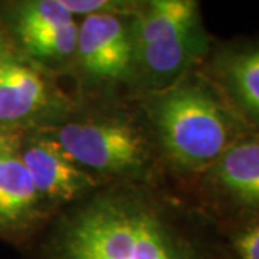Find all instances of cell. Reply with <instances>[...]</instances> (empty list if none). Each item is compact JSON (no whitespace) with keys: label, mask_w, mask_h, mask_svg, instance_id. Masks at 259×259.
<instances>
[{"label":"cell","mask_w":259,"mask_h":259,"mask_svg":"<svg viewBox=\"0 0 259 259\" xmlns=\"http://www.w3.org/2000/svg\"><path fill=\"white\" fill-rule=\"evenodd\" d=\"M158 130L170 156L190 168L214 164L236 140V127L218 97L199 83H185L160 101Z\"/></svg>","instance_id":"cell-2"},{"label":"cell","mask_w":259,"mask_h":259,"mask_svg":"<svg viewBox=\"0 0 259 259\" xmlns=\"http://www.w3.org/2000/svg\"><path fill=\"white\" fill-rule=\"evenodd\" d=\"M20 154L37 194L71 200L93 185L91 177L79 168L56 140H36L25 148L20 146Z\"/></svg>","instance_id":"cell-6"},{"label":"cell","mask_w":259,"mask_h":259,"mask_svg":"<svg viewBox=\"0 0 259 259\" xmlns=\"http://www.w3.org/2000/svg\"><path fill=\"white\" fill-rule=\"evenodd\" d=\"M235 246L241 259H259V222L241 232Z\"/></svg>","instance_id":"cell-12"},{"label":"cell","mask_w":259,"mask_h":259,"mask_svg":"<svg viewBox=\"0 0 259 259\" xmlns=\"http://www.w3.org/2000/svg\"><path fill=\"white\" fill-rule=\"evenodd\" d=\"M6 56H8V51L0 45V71H2V66H3V64H5Z\"/></svg>","instance_id":"cell-14"},{"label":"cell","mask_w":259,"mask_h":259,"mask_svg":"<svg viewBox=\"0 0 259 259\" xmlns=\"http://www.w3.org/2000/svg\"><path fill=\"white\" fill-rule=\"evenodd\" d=\"M22 45L39 58H66L76 52L78 26L75 20L52 25L15 26Z\"/></svg>","instance_id":"cell-11"},{"label":"cell","mask_w":259,"mask_h":259,"mask_svg":"<svg viewBox=\"0 0 259 259\" xmlns=\"http://www.w3.org/2000/svg\"><path fill=\"white\" fill-rule=\"evenodd\" d=\"M222 76L233 101L259 124V47L232 54L223 61Z\"/></svg>","instance_id":"cell-10"},{"label":"cell","mask_w":259,"mask_h":259,"mask_svg":"<svg viewBox=\"0 0 259 259\" xmlns=\"http://www.w3.org/2000/svg\"><path fill=\"white\" fill-rule=\"evenodd\" d=\"M36 200V187L22 160L18 137L0 131V229H13L23 222Z\"/></svg>","instance_id":"cell-7"},{"label":"cell","mask_w":259,"mask_h":259,"mask_svg":"<svg viewBox=\"0 0 259 259\" xmlns=\"http://www.w3.org/2000/svg\"><path fill=\"white\" fill-rule=\"evenodd\" d=\"M45 102V83L33 68L8 54L0 71V131L25 121Z\"/></svg>","instance_id":"cell-8"},{"label":"cell","mask_w":259,"mask_h":259,"mask_svg":"<svg viewBox=\"0 0 259 259\" xmlns=\"http://www.w3.org/2000/svg\"><path fill=\"white\" fill-rule=\"evenodd\" d=\"M199 6L192 0L148 5L131 32L134 58L150 74L179 72L199 48Z\"/></svg>","instance_id":"cell-3"},{"label":"cell","mask_w":259,"mask_h":259,"mask_svg":"<svg viewBox=\"0 0 259 259\" xmlns=\"http://www.w3.org/2000/svg\"><path fill=\"white\" fill-rule=\"evenodd\" d=\"M65 9L68 10L72 16L74 15H97L102 13L101 10L108 8V2L104 0H61Z\"/></svg>","instance_id":"cell-13"},{"label":"cell","mask_w":259,"mask_h":259,"mask_svg":"<svg viewBox=\"0 0 259 259\" xmlns=\"http://www.w3.org/2000/svg\"><path fill=\"white\" fill-rule=\"evenodd\" d=\"M214 175L238 202L259 209V136L235 141L214 163Z\"/></svg>","instance_id":"cell-9"},{"label":"cell","mask_w":259,"mask_h":259,"mask_svg":"<svg viewBox=\"0 0 259 259\" xmlns=\"http://www.w3.org/2000/svg\"><path fill=\"white\" fill-rule=\"evenodd\" d=\"M76 52L90 74L117 79L127 74L134 59L131 32L110 13L87 16L78 28Z\"/></svg>","instance_id":"cell-5"},{"label":"cell","mask_w":259,"mask_h":259,"mask_svg":"<svg viewBox=\"0 0 259 259\" xmlns=\"http://www.w3.org/2000/svg\"><path fill=\"white\" fill-rule=\"evenodd\" d=\"M56 141L76 164L100 171H127L143 163L144 146L124 122H75L56 133Z\"/></svg>","instance_id":"cell-4"},{"label":"cell","mask_w":259,"mask_h":259,"mask_svg":"<svg viewBox=\"0 0 259 259\" xmlns=\"http://www.w3.org/2000/svg\"><path fill=\"white\" fill-rule=\"evenodd\" d=\"M55 259H189L154 214L124 202H101L66 226Z\"/></svg>","instance_id":"cell-1"}]
</instances>
